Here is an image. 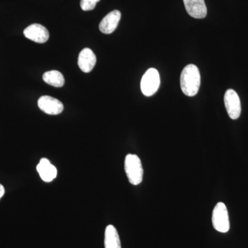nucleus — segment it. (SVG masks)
Listing matches in <instances>:
<instances>
[{
	"label": "nucleus",
	"instance_id": "7ed1b4c3",
	"mask_svg": "<svg viewBox=\"0 0 248 248\" xmlns=\"http://www.w3.org/2000/svg\"><path fill=\"white\" fill-rule=\"evenodd\" d=\"M214 228L219 232L226 233L230 230L229 215L226 205L223 202H218L215 205L212 216Z\"/></svg>",
	"mask_w": 248,
	"mask_h": 248
},
{
	"label": "nucleus",
	"instance_id": "20e7f679",
	"mask_svg": "<svg viewBox=\"0 0 248 248\" xmlns=\"http://www.w3.org/2000/svg\"><path fill=\"white\" fill-rule=\"evenodd\" d=\"M160 86L159 72L155 68H150L142 78L141 92L146 97H151L156 93Z\"/></svg>",
	"mask_w": 248,
	"mask_h": 248
},
{
	"label": "nucleus",
	"instance_id": "2eb2a0df",
	"mask_svg": "<svg viewBox=\"0 0 248 248\" xmlns=\"http://www.w3.org/2000/svg\"><path fill=\"white\" fill-rule=\"evenodd\" d=\"M5 194V189L4 187V186L1 185V184H0V200H1V197H3V196Z\"/></svg>",
	"mask_w": 248,
	"mask_h": 248
},
{
	"label": "nucleus",
	"instance_id": "1a4fd4ad",
	"mask_svg": "<svg viewBox=\"0 0 248 248\" xmlns=\"http://www.w3.org/2000/svg\"><path fill=\"white\" fill-rule=\"evenodd\" d=\"M122 14L118 10H115L107 15L99 24V30L104 34H111L117 29Z\"/></svg>",
	"mask_w": 248,
	"mask_h": 248
},
{
	"label": "nucleus",
	"instance_id": "f8f14e48",
	"mask_svg": "<svg viewBox=\"0 0 248 248\" xmlns=\"http://www.w3.org/2000/svg\"><path fill=\"white\" fill-rule=\"evenodd\" d=\"M104 246L105 248H122L118 232L112 225H109L106 228Z\"/></svg>",
	"mask_w": 248,
	"mask_h": 248
},
{
	"label": "nucleus",
	"instance_id": "4468645a",
	"mask_svg": "<svg viewBox=\"0 0 248 248\" xmlns=\"http://www.w3.org/2000/svg\"><path fill=\"white\" fill-rule=\"evenodd\" d=\"M100 0H81L80 5H81V9L83 11H92V10L95 8L96 4Z\"/></svg>",
	"mask_w": 248,
	"mask_h": 248
},
{
	"label": "nucleus",
	"instance_id": "9d476101",
	"mask_svg": "<svg viewBox=\"0 0 248 248\" xmlns=\"http://www.w3.org/2000/svg\"><path fill=\"white\" fill-rule=\"evenodd\" d=\"M97 62V58L91 49L86 48L80 52L78 58V66L84 73H90Z\"/></svg>",
	"mask_w": 248,
	"mask_h": 248
},
{
	"label": "nucleus",
	"instance_id": "ddd939ff",
	"mask_svg": "<svg viewBox=\"0 0 248 248\" xmlns=\"http://www.w3.org/2000/svg\"><path fill=\"white\" fill-rule=\"evenodd\" d=\"M43 79L46 84L54 87H62L65 84V79L63 75L58 71L46 72L43 75Z\"/></svg>",
	"mask_w": 248,
	"mask_h": 248
},
{
	"label": "nucleus",
	"instance_id": "39448f33",
	"mask_svg": "<svg viewBox=\"0 0 248 248\" xmlns=\"http://www.w3.org/2000/svg\"><path fill=\"white\" fill-rule=\"evenodd\" d=\"M225 107L227 112L232 120L239 118L241 112V101L236 91L233 89H228L224 95Z\"/></svg>",
	"mask_w": 248,
	"mask_h": 248
},
{
	"label": "nucleus",
	"instance_id": "423d86ee",
	"mask_svg": "<svg viewBox=\"0 0 248 248\" xmlns=\"http://www.w3.org/2000/svg\"><path fill=\"white\" fill-rule=\"evenodd\" d=\"M37 104L40 110L48 115H59L63 110V104L58 99L50 96H42L38 99Z\"/></svg>",
	"mask_w": 248,
	"mask_h": 248
},
{
	"label": "nucleus",
	"instance_id": "9b49d317",
	"mask_svg": "<svg viewBox=\"0 0 248 248\" xmlns=\"http://www.w3.org/2000/svg\"><path fill=\"white\" fill-rule=\"evenodd\" d=\"M37 170L41 179L45 182H52L58 174L56 168L46 158H42L40 160V163L37 166Z\"/></svg>",
	"mask_w": 248,
	"mask_h": 248
},
{
	"label": "nucleus",
	"instance_id": "6e6552de",
	"mask_svg": "<svg viewBox=\"0 0 248 248\" xmlns=\"http://www.w3.org/2000/svg\"><path fill=\"white\" fill-rule=\"evenodd\" d=\"M186 11L191 17L203 19L207 16V7L204 0H184Z\"/></svg>",
	"mask_w": 248,
	"mask_h": 248
},
{
	"label": "nucleus",
	"instance_id": "f257e3e1",
	"mask_svg": "<svg viewBox=\"0 0 248 248\" xmlns=\"http://www.w3.org/2000/svg\"><path fill=\"white\" fill-rule=\"evenodd\" d=\"M181 89L188 97H193L199 92L201 84L200 72L197 66L189 64L184 68L181 74Z\"/></svg>",
	"mask_w": 248,
	"mask_h": 248
},
{
	"label": "nucleus",
	"instance_id": "f03ea898",
	"mask_svg": "<svg viewBox=\"0 0 248 248\" xmlns=\"http://www.w3.org/2000/svg\"><path fill=\"white\" fill-rule=\"evenodd\" d=\"M124 169L129 182L134 186L141 184L143 180V169L141 160L136 155L128 154L124 161Z\"/></svg>",
	"mask_w": 248,
	"mask_h": 248
},
{
	"label": "nucleus",
	"instance_id": "0eeeda50",
	"mask_svg": "<svg viewBox=\"0 0 248 248\" xmlns=\"http://www.w3.org/2000/svg\"><path fill=\"white\" fill-rule=\"evenodd\" d=\"M24 35L29 40L36 43L44 44L49 39V32L46 28L39 24H33L26 28Z\"/></svg>",
	"mask_w": 248,
	"mask_h": 248
}]
</instances>
